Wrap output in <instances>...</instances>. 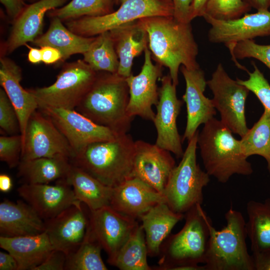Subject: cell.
<instances>
[{
	"mask_svg": "<svg viewBox=\"0 0 270 270\" xmlns=\"http://www.w3.org/2000/svg\"><path fill=\"white\" fill-rule=\"evenodd\" d=\"M138 21L148 34L152 58L168 68L175 86L178 84L180 66L190 70L200 68L196 60L198 45L190 22H178L173 16H149Z\"/></svg>",
	"mask_w": 270,
	"mask_h": 270,
	"instance_id": "6da1fadb",
	"label": "cell"
},
{
	"mask_svg": "<svg viewBox=\"0 0 270 270\" xmlns=\"http://www.w3.org/2000/svg\"><path fill=\"white\" fill-rule=\"evenodd\" d=\"M185 223L175 234H170L160 248L158 265L153 270H204L212 222L202 205L184 214Z\"/></svg>",
	"mask_w": 270,
	"mask_h": 270,
	"instance_id": "7a4b0ae2",
	"label": "cell"
},
{
	"mask_svg": "<svg viewBox=\"0 0 270 270\" xmlns=\"http://www.w3.org/2000/svg\"><path fill=\"white\" fill-rule=\"evenodd\" d=\"M129 96L126 78L117 73L98 72L94 83L75 110L118 134H126L134 118L127 113Z\"/></svg>",
	"mask_w": 270,
	"mask_h": 270,
	"instance_id": "3957f363",
	"label": "cell"
},
{
	"mask_svg": "<svg viewBox=\"0 0 270 270\" xmlns=\"http://www.w3.org/2000/svg\"><path fill=\"white\" fill-rule=\"evenodd\" d=\"M198 132V146L206 172L221 183L234 174L250 176L252 165L244 154L240 140L220 120L213 118Z\"/></svg>",
	"mask_w": 270,
	"mask_h": 270,
	"instance_id": "277c9868",
	"label": "cell"
},
{
	"mask_svg": "<svg viewBox=\"0 0 270 270\" xmlns=\"http://www.w3.org/2000/svg\"><path fill=\"white\" fill-rule=\"evenodd\" d=\"M134 142L128 133L118 134L112 140L89 144L70 160L104 185L114 188L134 177Z\"/></svg>",
	"mask_w": 270,
	"mask_h": 270,
	"instance_id": "5b68a950",
	"label": "cell"
},
{
	"mask_svg": "<svg viewBox=\"0 0 270 270\" xmlns=\"http://www.w3.org/2000/svg\"><path fill=\"white\" fill-rule=\"evenodd\" d=\"M226 225L216 230L209 224L210 238L204 270H254L248 250L246 222L242 214L230 208L224 215Z\"/></svg>",
	"mask_w": 270,
	"mask_h": 270,
	"instance_id": "8992f818",
	"label": "cell"
},
{
	"mask_svg": "<svg viewBox=\"0 0 270 270\" xmlns=\"http://www.w3.org/2000/svg\"><path fill=\"white\" fill-rule=\"evenodd\" d=\"M198 132L188 141L182 160L172 170L163 192L168 206L184 214L194 206L202 204L203 190L210 180V175L197 162Z\"/></svg>",
	"mask_w": 270,
	"mask_h": 270,
	"instance_id": "52a82bcc",
	"label": "cell"
},
{
	"mask_svg": "<svg viewBox=\"0 0 270 270\" xmlns=\"http://www.w3.org/2000/svg\"><path fill=\"white\" fill-rule=\"evenodd\" d=\"M120 4L110 14L70 20L66 26L78 35L93 37L142 18L174 15L172 0H122Z\"/></svg>",
	"mask_w": 270,
	"mask_h": 270,
	"instance_id": "ba28073f",
	"label": "cell"
},
{
	"mask_svg": "<svg viewBox=\"0 0 270 270\" xmlns=\"http://www.w3.org/2000/svg\"><path fill=\"white\" fill-rule=\"evenodd\" d=\"M98 72L83 60L65 64L52 84L30 91L38 106L75 110L96 80Z\"/></svg>",
	"mask_w": 270,
	"mask_h": 270,
	"instance_id": "9c48e42d",
	"label": "cell"
},
{
	"mask_svg": "<svg viewBox=\"0 0 270 270\" xmlns=\"http://www.w3.org/2000/svg\"><path fill=\"white\" fill-rule=\"evenodd\" d=\"M213 94V104L220 112V120L234 134L243 136L248 130L245 114V104L250 90L232 79L219 63L206 81Z\"/></svg>",
	"mask_w": 270,
	"mask_h": 270,
	"instance_id": "30bf717a",
	"label": "cell"
},
{
	"mask_svg": "<svg viewBox=\"0 0 270 270\" xmlns=\"http://www.w3.org/2000/svg\"><path fill=\"white\" fill-rule=\"evenodd\" d=\"M58 156H66L70 160L74 153L51 119L38 109L28 122L20 161Z\"/></svg>",
	"mask_w": 270,
	"mask_h": 270,
	"instance_id": "8fae6325",
	"label": "cell"
},
{
	"mask_svg": "<svg viewBox=\"0 0 270 270\" xmlns=\"http://www.w3.org/2000/svg\"><path fill=\"white\" fill-rule=\"evenodd\" d=\"M38 109L51 119L65 137L74 156L90 144L112 140L118 134L95 123L74 109L43 105H39Z\"/></svg>",
	"mask_w": 270,
	"mask_h": 270,
	"instance_id": "7c38bea8",
	"label": "cell"
},
{
	"mask_svg": "<svg viewBox=\"0 0 270 270\" xmlns=\"http://www.w3.org/2000/svg\"><path fill=\"white\" fill-rule=\"evenodd\" d=\"M203 18L211 26L208 33L209 42L224 44L231 56L239 42L270 36L268 10L246 14L240 18L228 20H216L206 15Z\"/></svg>",
	"mask_w": 270,
	"mask_h": 270,
	"instance_id": "4fadbf2b",
	"label": "cell"
},
{
	"mask_svg": "<svg viewBox=\"0 0 270 270\" xmlns=\"http://www.w3.org/2000/svg\"><path fill=\"white\" fill-rule=\"evenodd\" d=\"M176 87L169 74L161 78L159 100L152 122L157 132L155 144L182 158L184 151L176 120L182 102L177 97Z\"/></svg>",
	"mask_w": 270,
	"mask_h": 270,
	"instance_id": "5bb4252c",
	"label": "cell"
},
{
	"mask_svg": "<svg viewBox=\"0 0 270 270\" xmlns=\"http://www.w3.org/2000/svg\"><path fill=\"white\" fill-rule=\"evenodd\" d=\"M144 54V63L140 72L126 78L130 96L127 113L132 118L138 116L152 122L156 114L152 107L156 106L159 100L156 83L162 76V66L152 62L148 48L145 50Z\"/></svg>",
	"mask_w": 270,
	"mask_h": 270,
	"instance_id": "9a60e30c",
	"label": "cell"
},
{
	"mask_svg": "<svg viewBox=\"0 0 270 270\" xmlns=\"http://www.w3.org/2000/svg\"><path fill=\"white\" fill-rule=\"evenodd\" d=\"M88 214L90 230L108 258L116 254L139 225L135 218L110 205L95 210L88 208Z\"/></svg>",
	"mask_w": 270,
	"mask_h": 270,
	"instance_id": "2e32d148",
	"label": "cell"
},
{
	"mask_svg": "<svg viewBox=\"0 0 270 270\" xmlns=\"http://www.w3.org/2000/svg\"><path fill=\"white\" fill-rule=\"evenodd\" d=\"M170 152L142 140L134 142L133 176L163 194L170 174L176 166Z\"/></svg>",
	"mask_w": 270,
	"mask_h": 270,
	"instance_id": "e0dca14e",
	"label": "cell"
},
{
	"mask_svg": "<svg viewBox=\"0 0 270 270\" xmlns=\"http://www.w3.org/2000/svg\"><path fill=\"white\" fill-rule=\"evenodd\" d=\"M18 193L44 220L52 218L67 208L81 202L74 195L66 178L54 185L48 184H23Z\"/></svg>",
	"mask_w": 270,
	"mask_h": 270,
	"instance_id": "ac0fdd59",
	"label": "cell"
},
{
	"mask_svg": "<svg viewBox=\"0 0 270 270\" xmlns=\"http://www.w3.org/2000/svg\"><path fill=\"white\" fill-rule=\"evenodd\" d=\"M82 204L72 206L44 220L46 232L54 249L62 251L67 256L78 248L86 234L88 214Z\"/></svg>",
	"mask_w": 270,
	"mask_h": 270,
	"instance_id": "d6986e66",
	"label": "cell"
},
{
	"mask_svg": "<svg viewBox=\"0 0 270 270\" xmlns=\"http://www.w3.org/2000/svg\"><path fill=\"white\" fill-rule=\"evenodd\" d=\"M186 82L182 99L186 107V124L182 138L189 141L202 124L214 118L216 108L212 99L206 97L204 92L207 85L204 72L200 68L190 70L182 66L180 68Z\"/></svg>",
	"mask_w": 270,
	"mask_h": 270,
	"instance_id": "ffe728a7",
	"label": "cell"
},
{
	"mask_svg": "<svg viewBox=\"0 0 270 270\" xmlns=\"http://www.w3.org/2000/svg\"><path fill=\"white\" fill-rule=\"evenodd\" d=\"M68 0H38L28 4L13 22L2 52L10 54L27 42H32L42 33L44 18L47 13L62 6Z\"/></svg>",
	"mask_w": 270,
	"mask_h": 270,
	"instance_id": "44dd1931",
	"label": "cell"
},
{
	"mask_svg": "<svg viewBox=\"0 0 270 270\" xmlns=\"http://www.w3.org/2000/svg\"><path fill=\"white\" fill-rule=\"evenodd\" d=\"M162 202H166L162 194L134 176L112 188L110 205L118 212L136 219Z\"/></svg>",
	"mask_w": 270,
	"mask_h": 270,
	"instance_id": "7402d4cb",
	"label": "cell"
},
{
	"mask_svg": "<svg viewBox=\"0 0 270 270\" xmlns=\"http://www.w3.org/2000/svg\"><path fill=\"white\" fill-rule=\"evenodd\" d=\"M22 80L20 68L10 58L1 56L0 84L16 112L23 142L28 122L32 114L38 109V104L33 94L22 88Z\"/></svg>",
	"mask_w": 270,
	"mask_h": 270,
	"instance_id": "603a6c76",
	"label": "cell"
},
{
	"mask_svg": "<svg viewBox=\"0 0 270 270\" xmlns=\"http://www.w3.org/2000/svg\"><path fill=\"white\" fill-rule=\"evenodd\" d=\"M46 231L44 220L28 203L8 199L0 203V232L10 237L36 235Z\"/></svg>",
	"mask_w": 270,
	"mask_h": 270,
	"instance_id": "cb8c5ba5",
	"label": "cell"
},
{
	"mask_svg": "<svg viewBox=\"0 0 270 270\" xmlns=\"http://www.w3.org/2000/svg\"><path fill=\"white\" fill-rule=\"evenodd\" d=\"M0 246L15 258L18 270H34L54 250L46 231L22 236H0Z\"/></svg>",
	"mask_w": 270,
	"mask_h": 270,
	"instance_id": "d4e9b609",
	"label": "cell"
},
{
	"mask_svg": "<svg viewBox=\"0 0 270 270\" xmlns=\"http://www.w3.org/2000/svg\"><path fill=\"white\" fill-rule=\"evenodd\" d=\"M109 32L119 60L116 73L127 78L132 74L134 58L148 48V34L138 20L123 24Z\"/></svg>",
	"mask_w": 270,
	"mask_h": 270,
	"instance_id": "484cf974",
	"label": "cell"
},
{
	"mask_svg": "<svg viewBox=\"0 0 270 270\" xmlns=\"http://www.w3.org/2000/svg\"><path fill=\"white\" fill-rule=\"evenodd\" d=\"M184 218V214L174 212L165 202L156 204L140 218L148 256H158L162 243L175 225Z\"/></svg>",
	"mask_w": 270,
	"mask_h": 270,
	"instance_id": "4316f807",
	"label": "cell"
},
{
	"mask_svg": "<svg viewBox=\"0 0 270 270\" xmlns=\"http://www.w3.org/2000/svg\"><path fill=\"white\" fill-rule=\"evenodd\" d=\"M50 18L47 31L32 43L40 48L50 46L58 49L62 54V61L66 60L74 54H84L95 38L76 34L65 26L59 18Z\"/></svg>",
	"mask_w": 270,
	"mask_h": 270,
	"instance_id": "83f0119b",
	"label": "cell"
},
{
	"mask_svg": "<svg viewBox=\"0 0 270 270\" xmlns=\"http://www.w3.org/2000/svg\"><path fill=\"white\" fill-rule=\"evenodd\" d=\"M70 158L64 156L21 160L18 175L23 184H49L66 178L72 168Z\"/></svg>",
	"mask_w": 270,
	"mask_h": 270,
	"instance_id": "f1b7e54d",
	"label": "cell"
},
{
	"mask_svg": "<svg viewBox=\"0 0 270 270\" xmlns=\"http://www.w3.org/2000/svg\"><path fill=\"white\" fill-rule=\"evenodd\" d=\"M66 180L76 199L90 210L110 204L112 188L104 185L79 167L72 164Z\"/></svg>",
	"mask_w": 270,
	"mask_h": 270,
	"instance_id": "f546056e",
	"label": "cell"
},
{
	"mask_svg": "<svg viewBox=\"0 0 270 270\" xmlns=\"http://www.w3.org/2000/svg\"><path fill=\"white\" fill-rule=\"evenodd\" d=\"M246 230L252 252L270 250V198L263 202L250 200L246 206Z\"/></svg>",
	"mask_w": 270,
	"mask_h": 270,
	"instance_id": "4dcf8cb0",
	"label": "cell"
},
{
	"mask_svg": "<svg viewBox=\"0 0 270 270\" xmlns=\"http://www.w3.org/2000/svg\"><path fill=\"white\" fill-rule=\"evenodd\" d=\"M148 256L145 234L138 225L128 240L108 262L120 270H152L147 261Z\"/></svg>",
	"mask_w": 270,
	"mask_h": 270,
	"instance_id": "1f68e13d",
	"label": "cell"
},
{
	"mask_svg": "<svg viewBox=\"0 0 270 270\" xmlns=\"http://www.w3.org/2000/svg\"><path fill=\"white\" fill-rule=\"evenodd\" d=\"M83 60L96 72L116 73L119 60L109 31L96 36L82 54Z\"/></svg>",
	"mask_w": 270,
	"mask_h": 270,
	"instance_id": "d6a6232c",
	"label": "cell"
},
{
	"mask_svg": "<svg viewBox=\"0 0 270 270\" xmlns=\"http://www.w3.org/2000/svg\"><path fill=\"white\" fill-rule=\"evenodd\" d=\"M242 152L248 158L253 155L263 157L270 174V114L263 113L251 128L240 140Z\"/></svg>",
	"mask_w": 270,
	"mask_h": 270,
	"instance_id": "836d02e7",
	"label": "cell"
},
{
	"mask_svg": "<svg viewBox=\"0 0 270 270\" xmlns=\"http://www.w3.org/2000/svg\"><path fill=\"white\" fill-rule=\"evenodd\" d=\"M102 249L100 244L92 235L88 224L82 242L76 250L67 256L64 270H108L101 256Z\"/></svg>",
	"mask_w": 270,
	"mask_h": 270,
	"instance_id": "e575fe53",
	"label": "cell"
},
{
	"mask_svg": "<svg viewBox=\"0 0 270 270\" xmlns=\"http://www.w3.org/2000/svg\"><path fill=\"white\" fill-rule=\"evenodd\" d=\"M116 0H70L62 7L49 11L50 18L67 22L84 16H99L114 12Z\"/></svg>",
	"mask_w": 270,
	"mask_h": 270,
	"instance_id": "d590c367",
	"label": "cell"
},
{
	"mask_svg": "<svg viewBox=\"0 0 270 270\" xmlns=\"http://www.w3.org/2000/svg\"><path fill=\"white\" fill-rule=\"evenodd\" d=\"M251 8L244 0H208L204 16L218 20H231L242 17Z\"/></svg>",
	"mask_w": 270,
	"mask_h": 270,
	"instance_id": "8d00e7d4",
	"label": "cell"
},
{
	"mask_svg": "<svg viewBox=\"0 0 270 270\" xmlns=\"http://www.w3.org/2000/svg\"><path fill=\"white\" fill-rule=\"evenodd\" d=\"M254 58L263 63L270 70V44H260L253 40L238 43L233 50L232 58L236 66L242 70L247 69L242 66L238 59Z\"/></svg>",
	"mask_w": 270,
	"mask_h": 270,
	"instance_id": "74e56055",
	"label": "cell"
},
{
	"mask_svg": "<svg viewBox=\"0 0 270 270\" xmlns=\"http://www.w3.org/2000/svg\"><path fill=\"white\" fill-rule=\"evenodd\" d=\"M254 70L247 72L248 79L242 80L237 78L238 82L246 86L257 97L264 107V110L270 114V84L255 62H252Z\"/></svg>",
	"mask_w": 270,
	"mask_h": 270,
	"instance_id": "f35d334b",
	"label": "cell"
},
{
	"mask_svg": "<svg viewBox=\"0 0 270 270\" xmlns=\"http://www.w3.org/2000/svg\"><path fill=\"white\" fill-rule=\"evenodd\" d=\"M22 141L20 134L0 136V160L10 168L18 166L21 160Z\"/></svg>",
	"mask_w": 270,
	"mask_h": 270,
	"instance_id": "ab89813d",
	"label": "cell"
},
{
	"mask_svg": "<svg viewBox=\"0 0 270 270\" xmlns=\"http://www.w3.org/2000/svg\"><path fill=\"white\" fill-rule=\"evenodd\" d=\"M0 128L9 135L20 134L16 112L2 88L0 89Z\"/></svg>",
	"mask_w": 270,
	"mask_h": 270,
	"instance_id": "60d3db41",
	"label": "cell"
},
{
	"mask_svg": "<svg viewBox=\"0 0 270 270\" xmlns=\"http://www.w3.org/2000/svg\"><path fill=\"white\" fill-rule=\"evenodd\" d=\"M66 258L67 255L62 251L54 249L34 270H64Z\"/></svg>",
	"mask_w": 270,
	"mask_h": 270,
	"instance_id": "b9f144b4",
	"label": "cell"
},
{
	"mask_svg": "<svg viewBox=\"0 0 270 270\" xmlns=\"http://www.w3.org/2000/svg\"><path fill=\"white\" fill-rule=\"evenodd\" d=\"M172 1L174 6V18L182 22H191L190 8L193 0H172Z\"/></svg>",
	"mask_w": 270,
	"mask_h": 270,
	"instance_id": "7bdbcfd3",
	"label": "cell"
},
{
	"mask_svg": "<svg viewBox=\"0 0 270 270\" xmlns=\"http://www.w3.org/2000/svg\"><path fill=\"white\" fill-rule=\"evenodd\" d=\"M9 18L14 22L28 4L24 0H0Z\"/></svg>",
	"mask_w": 270,
	"mask_h": 270,
	"instance_id": "ee69618b",
	"label": "cell"
},
{
	"mask_svg": "<svg viewBox=\"0 0 270 270\" xmlns=\"http://www.w3.org/2000/svg\"><path fill=\"white\" fill-rule=\"evenodd\" d=\"M254 270H270V250L252 252Z\"/></svg>",
	"mask_w": 270,
	"mask_h": 270,
	"instance_id": "f6af8a7d",
	"label": "cell"
},
{
	"mask_svg": "<svg viewBox=\"0 0 270 270\" xmlns=\"http://www.w3.org/2000/svg\"><path fill=\"white\" fill-rule=\"evenodd\" d=\"M42 53V62L46 64H55L62 60V54L58 49L44 46L40 48Z\"/></svg>",
	"mask_w": 270,
	"mask_h": 270,
	"instance_id": "bcb514c9",
	"label": "cell"
},
{
	"mask_svg": "<svg viewBox=\"0 0 270 270\" xmlns=\"http://www.w3.org/2000/svg\"><path fill=\"white\" fill-rule=\"evenodd\" d=\"M0 270H18V264L16 260L8 252H0Z\"/></svg>",
	"mask_w": 270,
	"mask_h": 270,
	"instance_id": "7dc6e473",
	"label": "cell"
},
{
	"mask_svg": "<svg viewBox=\"0 0 270 270\" xmlns=\"http://www.w3.org/2000/svg\"><path fill=\"white\" fill-rule=\"evenodd\" d=\"M208 0H193L190 8V20L196 17L203 16Z\"/></svg>",
	"mask_w": 270,
	"mask_h": 270,
	"instance_id": "c3c4849f",
	"label": "cell"
},
{
	"mask_svg": "<svg viewBox=\"0 0 270 270\" xmlns=\"http://www.w3.org/2000/svg\"><path fill=\"white\" fill-rule=\"evenodd\" d=\"M28 48V58L29 62L32 64H38L42 62V53L40 48L30 46Z\"/></svg>",
	"mask_w": 270,
	"mask_h": 270,
	"instance_id": "681fc988",
	"label": "cell"
},
{
	"mask_svg": "<svg viewBox=\"0 0 270 270\" xmlns=\"http://www.w3.org/2000/svg\"><path fill=\"white\" fill-rule=\"evenodd\" d=\"M251 8L258 10H268L270 8V0H244Z\"/></svg>",
	"mask_w": 270,
	"mask_h": 270,
	"instance_id": "f907efd6",
	"label": "cell"
},
{
	"mask_svg": "<svg viewBox=\"0 0 270 270\" xmlns=\"http://www.w3.org/2000/svg\"><path fill=\"white\" fill-rule=\"evenodd\" d=\"M12 187V180L10 176L6 174H0V190L2 192H8Z\"/></svg>",
	"mask_w": 270,
	"mask_h": 270,
	"instance_id": "816d5d0a",
	"label": "cell"
},
{
	"mask_svg": "<svg viewBox=\"0 0 270 270\" xmlns=\"http://www.w3.org/2000/svg\"><path fill=\"white\" fill-rule=\"evenodd\" d=\"M25 0L26 2H29L30 3H32V2H36V1L38 0Z\"/></svg>",
	"mask_w": 270,
	"mask_h": 270,
	"instance_id": "f5cc1de1",
	"label": "cell"
},
{
	"mask_svg": "<svg viewBox=\"0 0 270 270\" xmlns=\"http://www.w3.org/2000/svg\"><path fill=\"white\" fill-rule=\"evenodd\" d=\"M122 0H116V5H118L120 4Z\"/></svg>",
	"mask_w": 270,
	"mask_h": 270,
	"instance_id": "db71d44e",
	"label": "cell"
}]
</instances>
